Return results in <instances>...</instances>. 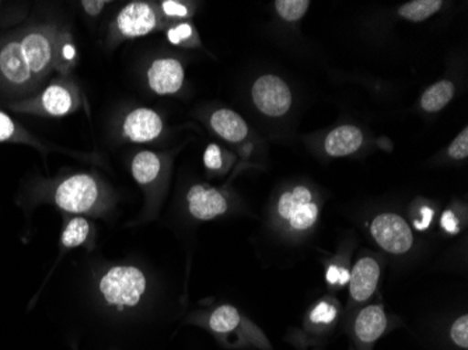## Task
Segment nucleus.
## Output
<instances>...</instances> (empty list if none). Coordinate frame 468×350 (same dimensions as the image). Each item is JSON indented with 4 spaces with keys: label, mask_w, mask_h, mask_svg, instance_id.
<instances>
[{
    "label": "nucleus",
    "mask_w": 468,
    "mask_h": 350,
    "mask_svg": "<svg viewBox=\"0 0 468 350\" xmlns=\"http://www.w3.org/2000/svg\"><path fill=\"white\" fill-rule=\"evenodd\" d=\"M58 26H30L0 38V96L23 99L36 94L55 70Z\"/></svg>",
    "instance_id": "obj_1"
},
{
    "label": "nucleus",
    "mask_w": 468,
    "mask_h": 350,
    "mask_svg": "<svg viewBox=\"0 0 468 350\" xmlns=\"http://www.w3.org/2000/svg\"><path fill=\"white\" fill-rule=\"evenodd\" d=\"M7 107L12 111L38 115V117H67L81 107V96L79 87L72 80L59 78L51 81L37 96L10 102Z\"/></svg>",
    "instance_id": "obj_2"
},
{
    "label": "nucleus",
    "mask_w": 468,
    "mask_h": 350,
    "mask_svg": "<svg viewBox=\"0 0 468 350\" xmlns=\"http://www.w3.org/2000/svg\"><path fill=\"white\" fill-rule=\"evenodd\" d=\"M146 284V278L138 268L114 267L100 279L99 291L110 307L123 312L139 304Z\"/></svg>",
    "instance_id": "obj_3"
},
{
    "label": "nucleus",
    "mask_w": 468,
    "mask_h": 350,
    "mask_svg": "<svg viewBox=\"0 0 468 350\" xmlns=\"http://www.w3.org/2000/svg\"><path fill=\"white\" fill-rule=\"evenodd\" d=\"M209 330L222 339L226 345L236 334V345L239 346H255L262 350H271L270 341L265 338L260 328L241 317L238 310L231 305H220L207 318Z\"/></svg>",
    "instance_id": "obj_4"
},
{
    "label": "nucleus",
    "mask_w": 468,
    "mask_h": 350,
    "mask_svg": "<svg viewBox=\"0 0 468 350\" xmlns=\"http://www.w3.org/2000/svg\"><path fill=\"white\" fill-rule=\"evenodd\" d=\"M54 201L58 207L68 213H90L99 207L101 191L93 175L76 174L58 186Z\"/></svg>",
    "instance_id": "obj_5"
},
{
    "label": "nucleus",
    "mask_w": 468,
    "mask_h": 350,
    "mask_svg": "<svg viewBox=\"0 0 468 350\" xmlns=\"http://www.w3.org/2000/svg\"><path fill=\"white\" fill-rule=\"evenodd\" d=\"M112 27L117 38H139L159 27V16L147 2H131L121 9Z\"/></svg>",
    "instance_id": "obj_6"
},
{
    "label": "nucleus",
    "mask_w": 468,
    "mask_h": 350,
    "mask_svg": "<svg viewBox=\"0 0 468 350\" xmlns=\"http://www.w3.org/2000/svg\"><path fill=\"white\" fill-rule=\"evenodd\" d=\"M376 243L391 254H406L414 243L411 228L404 218L394 213H383L370 226Z\"/></svg>",
    "instance_id": "obj_7"
},
{
    "label": "nucleus",
    "mask_w": 468,
    "mask_h": 350,
    "mask_svg": "<svg viewBox=\"0 0 468 350\" xmlns=\"http://www.w3.org/2000/svg\"><path fill=\"white\" fill-rule=\"evenodd\" d=\"M252 101L262 114L281 117L292 104V94L285 81L272 75H265L252 86Z\"/></svg>",
    "instance_id": "obj_8"
},
{
    "label": "nucleus",
    "mask_w": 468,
    "mask_h": 350,
    "mask_svg": "<svg viewBox=\"0 0 468 350\" xmlns=\"http://www.w3.org/2000/svg\"><path fill=\"white\" fill-rule=\"evenodd\" d=\"M147 80L159 96L177 93L184 81L183 65L173 58L156 59L147 70Z\"/></svg>",
    "instance_id": "obj_9"
},
{
    "label": "nucleus",
    "mask_w": 468,
    "mask_h": 350,
    "mask_svg": "<svg viewBox=\"0 0 468 350\" xmlns=\"http://www.w3.org/2000/svg\"><path fill=\"white\" fill-rule=\"evenodd\" d=\"M163 131L162 118L149 108H138L126 115L122 133L135 143H144L159 138Z\"/></svg>",
    "instance_id": "obj_10"
},
{
    "label": "nucleus",
    "mask_w": 468,
    "mask_h": 350,
    "mask_svg": "<svg viewBox=\"0 0 468 350\" xmlns=\"http://www.w3.org/2000/svg\"><path fill=\"white\" fill-rule=\"evenodd\" d=\"M188 210L198 220H212L228 210L225 195L215 188L194 186L186 195Z\"/></svg>",
    "instance_id": "obj_11"
},
{
    "label": "nucleus",
    "mask_w": 468,
    "mask_h": 350,
    "mask_svg": "<svg viewBox=\"0 0 468 350\" xmlns=\"http://www.w3.org/2000/svg\"><path fill=\"white\" fill-rule=\"evenodd\" d=\"M380 267L373 258H362L355 264L349 278L351 296L356 302H367L378 288Z\"/></svg>",
    "instance_id": "obj_12"
},
{
    "label": "nucleus",
    "mask_w": 468,
    "mask_h": 350,
    "mask_svg": "<svg viewBox=\"0 0 468 350\" xmlns=\"http://www.w3.org/2000/svg\"><path fill=\"white\" fill-rule=\"evenodd\" d=\"M386 330H388V317L380 305L365 307L355 320V335L360 344H375Z\"/></svg>",
    "instance_id": "obj_13"
},
{
    "label": "nucleus",
    "mask_w": 468,
    "mask_h": 350,
    "mask_svg": "<svg viewBox=\"0 0 468 350\" xmlns=\"http://www.w3.org/2000/svg\"><path fill=\"white\" fill-rule=\"evenodd\" d=\"M364 136L355 126H339L325 139V152L334 157H343L359 150Z\"/></svg>",
    "instance_id": "obj_14"
},
{
    "label": "nucleus",
    "mask_w": 468,
    "mask_h": 350,
    "mask_svg": "<svg viewBox=\"0 0 468 350\" xmlns=\"http://www.w3.org/2000/svg\"><path fill=\"white\" fill-rule=\"evenodd\" d=\"M210 125L214 128L215 133L228 142L243 141L249 133V126L244 122L243 118L238 112L231 110H218L212 117H210Z\"/></svg>",
    "instance_id": "obj_15"
},
{
    "label": "nucleus",
    "mask_w": 468,
    "mask_h": 350,
    "mask_svg": "<svg viewBox=\"0 0 468 350\" xmlns=\"http://www.w3.org/2000/svg\"><path fill=\"white\" fill-rule=\"evenodd\" d=\"M78 60L75 42L72 34L67 28H59L57 42H55V70L67 75Z\"/></svg>",
    "instance_id": "obj_16"
},
{
    "label": "nucleus",
    "mask_w": 468,
    "mask_h": 350,
    "mask_svg": "<svg viewBox=\"0 0 468 350\" xmlns=\"http://www.w3.org/2000/svg\"><path fill=\"white\" fill-rule=\"evenodd\" d=\"M160 159L152 152H141L133 160V177L141 186L154 183L160 173Z\"/></svg>",
    "instance_id": "obj_17"
},
{
    "label": "nucleus",
    "mask_w": 468,
    "mask_h": 350,
    "mask_svg": "<svg viewBox=\"0 0 468 350\" xmlns=\"http://www.w3.org/2000/svg\"><path fill=\"white\" fill-rule=\"evenodd\" d=\"M454 87L451 81H439L423 93L420 105L428 112L441 111L453 99Z\"/></svg>",
    "instance_id": "obj_18"
},
{
    "label": "nucleus",
    "mask_w": 468,
    "mask_h": 350,
    "mask_svg": "<svg viewBox=\"0 0 468 350\" xmlns=\"http://www.w3.org/2000/svg\"><path fill=\"white\" fill-rule=\"evenodd\" d=\"M0 143H26L39 147L38 142L4 111H0Z\"/></svg>",
    "instance_id": "obj_19"
},
{
    "label": "nucleus",
    "mask_w": 468,
    "mask_h": 350,
    "mask_svg": "<svg viewBox=\"0 0 468 350\" xmlns=\"http://www.w3.org/2000/svg\"><path fill=\"white\" fill-rule=\"evenodd\" d=\"M90 234V223L84 217H73L62 231L60 243L65 249H75L88 239Z\"/></svg>",
    "instance_id": "obj_20"
},
{
    "label": "nucleus",
    "mask_w": 468,
    "mask_h": 350,
    "mask_svg": "<svg viewBox=\"0 0 468 350\" xmlns=\"http://www.w3.org/2000/svg\"><path fill=\"white\" fill-rule=\"evenodd\" d=\"M312 202V194L306 186H296L292 192H286L281 196L280 204H278V213L281 217L289 220L293 215L297 207Z\"/></svg>",
    "instance_id": "obj_21"
},
{
    "label": "nucleus",
    "mask_w": 468,
    "mask_h": 350,
    "mask_svg": "<svg viewBox=\"0 0 468 350\" xmlns=\"http://www.w3.org/2000/svg\"><path fill=\"white\" fill-rule=\"evenodd\" d=\"M441 0H415L399 7V16L411 21H423L438 12L441 7Z\"/></svg>",
    "instance_id": "obj_22"
},
{
    "label": "nucleus",
    "mask_w": 468,
    "mask_h": 350,
    "mask_svg": "<svg viewBox=\"0 0 468 350\" xmlns=\"http://www.w3.org/2000/svg\"><path fill=\"white\" fill-rule=\"evenodd\" d=\"M318 217V207L317 205L310 204L303 205V207H297L294 210L293 215L291 216L288 222L291 228L296 231H304L307 228L314 226L315 220Z\"/></svg>",
    "instance_id": "obj_23"
},
{
    "label": "nucleus",
    "mask_w": 468,
    "mask_h": 350,
    "mask_svg": "<svg viewBox=\"0 0 468 350\" xmlns=\"http://www.w3.org/2000/svg\"><path fill=\"white\" fill-rule=\"evenodd\" d=\"M336 315H338L336 305L327 300H323L313 307L309 320L313 325L328 326L336 320Z\"/></svg>",
    "instance_id": "obj_24"
},
{
    "label": "nucleus",
    "mask_w": 468,
    "mask_h": 350,
    "mask_svg": "<svg viewBox=\"0 0 468 350\" xmlns=\"http://www.w3.org/2000/svg\"><path fill=\"white\" fill-rule=\"evenodd\" d=\"M310 2L307 0H278L275 2L276 10L285 20L296 21L303 17L309 9Z\"/></svg>",
    "instance_id": "obj_25"
},
{
    "label": "nucleus",
    "mask_w": 468,
    "mask_h": 350,
    "mask_svg": "<svg viewBox=\"0 0 468 350\" xmlns=\"http://www.w3.org/2000/svg\"><path fill=\"white\" fill-rule=\"evenodd\" d=\"M167 38L168 41L175 44V46H186V44L193 46L194 41L197 39L193 26L186 25V23L170 28V30L167 31Z\"/></svg>",
    "instance_id": "obj_26"
},
{
    "label": "nucleus",
    "mask_w": 468,
    "mask_h": 350,
    "mask_svg": "<svg viewBox=\"0 0 468 350\" xmlns=\"http://www.w3.org/2000/svg\"><path fill=\"white\" fill-rule=\"evenodd\" d=\"M451 338L457 346L467 349L468 347V317L467 315H462L454 321L452 325Z\"/></svg>",
    "instance_id": "obj_27"
},
{
    "label": "nucleus",
    "mask_w": 468,
    "mask_h": 350,
    "mask_svg": "<svg viewBox=\"0 0 468 350\" xmlns=\"http://www.w3.org/2000/svg\"><path fill=\"white\" fill-rule=\"evenodd\" d=\"M449 156L454 160H463L468 156V129L465 128L449 147Z\"/></svg>",
    "instance_id": "obj_28"
},
{
    "label": "nucleus",
    "mask_w": 468,
    "mask_h": 350,
    "mask_svg": "<svg viewBox=\"0 0 468 350\" xmlns=\"http://www.w3.org/2000/svg\"><path fill=\"white\" fill-rule=\"evenodd\" d=\"M162 10L167 17L184 18L189 16L188 7L180 4V2H176V0L162 2Z\"/></svg>",
    "instance_id": "obj_29"
},
{
    "label": "nucleus",
    "mask_w": 468,
    "mask_h": 350,
    "mask_svg": "<svg viewBox=\"0 0 468 350\" xmlns=\"http://www.w3.org/2000/svg\"><path fill=\"white\" fill-rule=\"evenodd\" d=\"M349 278H351V272L346 268L336 267V265H331L327 270V275H325L328 283L338 284V286L349 283Z\"/></svg>",
    "instance_id": "obj_30"
},
{
    "label": "nucleus",
    "mask_w": 468,
    "mask_h": 350,
    "mask_svg": "<svg viewBox=\"0 0 468 350\" xmlns=\"http://www.w3.org/2000/svg\"><path fill=\"white\" fill-rule=\"evenodd\" d=\"M205 165L210 170H219L222 167V153L217 144H209L204 157Z\"/></svg>",
    "instance_id": "obj_31"
},
{
    "label": "nucleus",
    "mask_w": 468,
    "mask_h": 350,
    "mask_svg": "<svg viewBox=\"0 0 468 350\" xmlns=\"http://www.w3.org/2000/svg\"><path fill=\"white\" fill-rule=\"evenodd\" d=\"M441 228L451 234H457L460 231L459 220L452 210H446L441 216Z\"/></svg>",
    "instance_id": "obj_32"
},
{
    "label": "nucleus",
    "mask_w": 468,
    "mask_h": 350,
    "mask_svg": "<svg viewBox=\"0 0 468 350\" xmlns=\"http://www.w3.org/2000/svg\"><path fill=\"white\" fill-rule=\"evenodd\" d=\"M80 5L89 16L97 17L104 10L105 5H109V2H105V0H83Z\"/></svg>",
    "instance_id": "obj_33"
},
{
    "label": "nucleus",
    "mask_w": 468,
    "mask_h": 350,
    "mask_svg": "<svg viewBox=\"0 0 468 350\" xmlns=\"http://www.w3.org/2000/svg\"><path fill=\"white\" fill-rule=\"evenodd\" d=\"M420 220H415L414 225L418 230H427L430 228L431 222H432L433 210L430 207H422L420 209Z\"/></svg>",
    "instance_id": "obj_34"
}]
</instances>
